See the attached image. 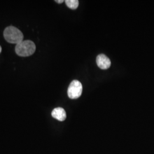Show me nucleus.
Returning <instances> with one entry per match:
<instances>
[{
  "instance_id": "nucleus-2",
  "label": "nucleus",
  "mask_w": 154,
  "mask_h": 154,
  "mask_svg": "<svg viewBox=\"0 0 154 154\" xmlns=\"http://www.w3.org/2000/svg\"><path fill=\"white\" fill-rule=\"evenodd\" d=\"M35 49V45L30 40L23 41L21 43L16 45L15 48L17 54L23 57L32 55Z\"/></svg>"
},
{
  "instance_id": "nucleus-4",
  "label": "nucleus",
  "mask_w": 154,
  "mask_h": 154,
  "mask_svg": "<svg viewBox=\"0 0 154 154\" xmlns=\"http://www.w3.org/2000/svg\"><path fill=\"white\" fill-rule=\"evenodd\" d=\"M96 62L98 66L102 70H106L110 68L111 66V61L110 59L105 54H101L97 56Z\"/></svg>"
},
{
  "instance_id": "nucleus-7",
  "label": "nucleus",
  "mask_w": 154,
  "mask_h": 154,
  "mask_svg": "<svg viewBox=\"0 0 154 154\" xmlns=\"http://www.w3.org/2000/svg\"><path fill=\"white\" fill-rule=\"evenodd\" d=\"M55 1L56 2L58 3V4H62V2H64V1H63V0H56Z\"/></svg>"
},
{
  "instance_id": "nucleus-8",
  "label": "nucleus",
  "mask_w": 154,
  "mask_h": 154,
  "mask_svg": "<svg viewBox=\"0 0 154 154\" xmlns=\"http://www.w3.org/2000/svg\"><path fill=\"white\" fill-rule=\"evenodd\" d=\"M1 51H2V48H1V46H0V53H1Z\"/></svg>"
},
{
  "instance_id": "nucleus-5",
  "label": "nucleus",
  "mask_w": 154,
  "mask_h": 154,
  "mask_svg": "<svg viewBox=\"0 0 154 154\" xmlns=\"http://www.w3.org/2000/svg\"><path fill=\"white\" fill-rule=\"evenodd\" d=\"M51 116L59 121H63L66 118V111L62 107H57L52 111Z\"/></svg>"
},
{
  "instance_id": "nucleus-1",
  "label": "nucleus",
  "mask_w": 154,
  "mask_h": 154,
  "mask_svg": "<svg viewBox=\"0 0 154 154\" xmlns=\"http://www.w3.org/2000/svg\"><path fill=\"white\" fill-rule=\"evenodd\" d=\"M4 37L6 41L13 44H18L23 41V35L17 28L10 26L6 28L4 32Z\"/></svg>"
},
{
  "instance_id": "nucleus-3",
  "label": "nucleus",
  "mask_w": 154,
  "mask_h": 154,
  "mask_svg": "<svg viewBox=\"0 0 154 154\" xmlns=\"http://www.w3.org/2000/svg\"><path fill=\"white\" fill-rule=\"evenodd\" d=\"M82 83L78 80L72 81L67 89V95L70 99H77L82 93Z\"/></svg>"
},
{
  "instance_id": "nucleus-6",
  "label": "nucleus",
  "mask_w": 154,
  "mask_h": 154,
  "mask_svg": "<svg viewBox=\"0 0 154 154\" xmlns=\"http://www.w3.org/2000/svg\"><path fill=\"white\" fill-rule=\"evenodd\" d=\"M65 3L69 8L72 10L76 9L79 6V1L78 0H66Z\"/></svg>"
}]
</instances>
